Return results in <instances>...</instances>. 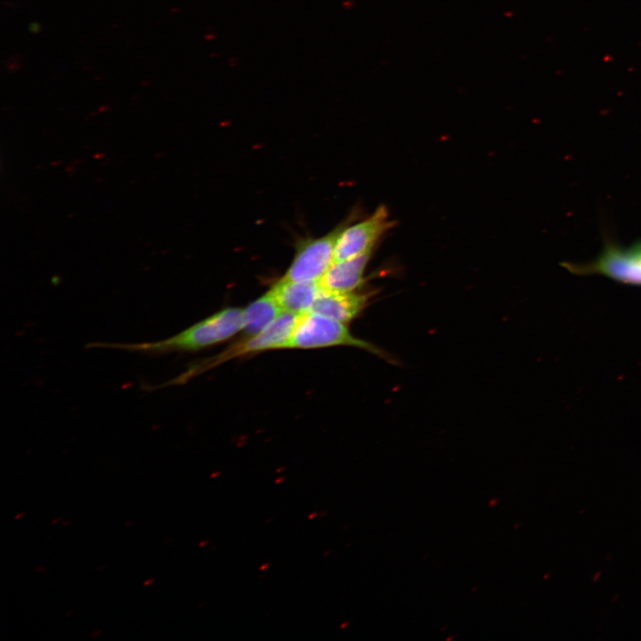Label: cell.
Returning a JSON list of instances; mask_svg holds the SVG:
<instances>
[{
	"mask_svg": "<svg viewBox=\"0 0 641 641\" xmlns=\"http://www.w3.org/2000/svg\"><path fill=\"white\" fill-rule=\"evenodd\" d=\"M392 226L387 209L379 206L368 218L341 230L335 247V261L348 259L373 248Z\"/></svg>",
	"mask_w": 641,
	"mask_h": 641,
	"instance_id": "cell-6",
	"label": "cell"
},
{
	"mask_svg": "<svg viewBox=\"0 0 641 641\" xmlns=\"http://www.w3.org/2000/svg\"><path fill=\"white\" fill-rule=\"evenodd\" d=\"M333 345L359 347L388 360V356L381 349L353 337L343 322L311 312L300 314L287 349H312Z\"/></svg>",
	"mask_w": 641,
	"mask_h": 641,
	"instance_id": "cell-3",
	"label": "cell"
},
{
	"mask_svg": "<svg viewBox=\"0 0 641 641\" xmlns=\"http://www.w3.org/2000/svg\"><path fill=\"white\" fill-rule=\"evenodd\" d=\"M300 314L281 312L276 320L259 334L248 336L237 342L217 355L192 364L180 376L167 382L181 385L204 371L223 363L231 359L256 353L265 350L287 349Z\"/></svg>",
	"mask_w": 641,
	"mask_h": 641,
	"instance_id": "cell-2",
	"label": "cell"
},
{
	"mask_svg": "<svg viewBox=\"0 0 641 641\" xmlns=\"http://www.w3.org/2000/svg\"><path fill=\"white\" fill-rule=\"evenodd\" d=\"M344 226L339 225L322 237L298 241L294 258L281 280L320 281L335 261L337 239Z\"/></svg>",
	"mask_w": 641,
	"mask_h": 641,
	"instance_id": "cell-5",
	"label": "cell"
},
{
	"mask_svg": "<svg viewBox=\"0 0 641 641\" xmlns=\"http://www.w3.org/2000/svg\"><path fill=\"white\" fill-rule=\"evenodd\" d=\"M282 310L268 291L243 310L242 330L247 336L259 334L269 327Z\"/></svg>",
	"mask_w": 641,
	"mask_h": 641,
	"instance_id": "cell-10",
	"label": "cell"
},
{
	"mask_svg": "<svg viewBox=\"0 0 641 641\" xmlns=\"http://www.w3.org/2000/svg\"><path fill=\"white\" fill-rule=\"evenodd\" d=\"M321 287L319 281L278 280L269 290L282 311L303 314L311 311Z\"/></svg>",
	"mask_w": 641,
	"mask_h": 641,
	"instance_id": "cell-9",
	"label": "cell"
},
{
	"mask_svg": "<svg viewBox=\"0 0 641 641\" xmlns=\"http://www.w3.org/2000/svg\"><path fill=\"white\" fill-rule=\"evenodd\" d=\"M600 576H601V572H596V574L594 575L593 580L596 581L600 578Z\"/></svg>",
	"mask_w": 641,
	"mask_h": 641,
	"instance_id": "cell-11",
	"label": "cell"
},
{
	"mask_svg": "<svg viewBox=\"0 0 641 641\" xmlns=\"http://www.w3.org/2000/svg\"><path fill=\"white\" fill-rule=\"evenodd\" d=\"M369 296L354 291L331 292L321 288L310 312L346 323L364 309Z\"/></svg>",
	"mask_w": 641,
	"mask_h": 641,
	"instance_id": "cell-8",
	"label": "cell"
},
{
	"mask_svg": "<svg viewBox=\"0 0 641 641\" xmlns=\"http://www.w3.org/2000/svg\"><path fill=\"white\" fill-rule=\"evenodd\" d=\"M243 328V310L225 308L168 338L142 343H94L90 346L122 349L147 354L194 352L224 341Z\"/></svg>",
	"mask_w": 641,
	"mask_h": 641,
	"instance_id": "cell-1",
	"label": "cell"
},
{
	"mask_svg": "<svg viewBox=\"0 0 641 641\" xmlns=\"http://www.w3.org/2000/svg\"><path fill=\"white\" fill-rule=\"evenodd\" d=\"M373 248L348 259L334 261L319 281L321 288L331 292L354 291L363 282V274Z\"/></svg>",
	"mask_w": 641,
	"mask_h": 641,
	"instance_id": "cell-7",
	"label": "cell"
},
{
	"mask_svg": "<svg viewBox=\"0 0 641 641\" xmlns=\"http://www.w3.org/2000/svg\"><path fill=\"white\" fill-rule=\"evenodd\" d=\"M577 275L598 274L625 285L641 287V239L629 247L606 241L598 256L587 264L564 263Z\"/></svg>",
	"mask_w": 641,
	"mask_h": 641,
	"instance_id": "cell-4",
	"label": "cell"
}]
</instances>
